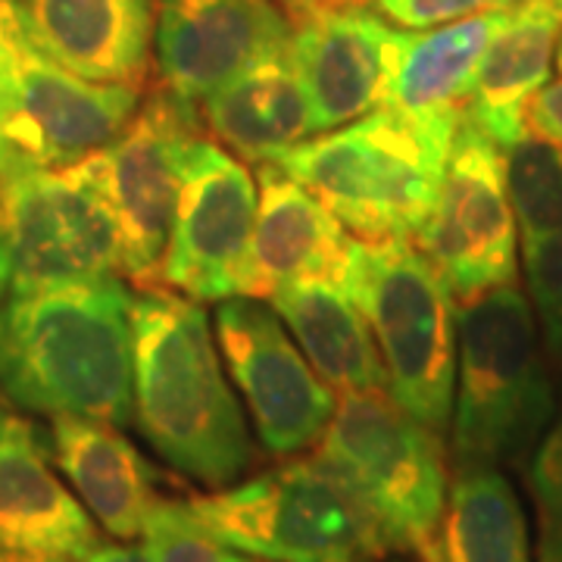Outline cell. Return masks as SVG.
Instances as JSON below:
<instances>
[{"mask_svg": "<svg viewBox=\"0 0 562 562\" xmlns=\"http://www.w3.org/2000/svg\"><path fill=\"white\" fill-rule=\"evenodd\" d=\"M81 562H147L144 547H128V543H98Z\"/></svg>", "mask_w": 562, "mask_h": 562, "instance_id": "cell-31", "label": "cell"}, {"mask_svg": "<svg viewBox=\"0 0 562 562\" xmlns=\"http://www.w3.org/2000/svg\"><path fill=\"white\" fill-rule=\"evenodd\" d=\"M144 557L147 562H247L220 543L188 501H157L144 522Z\"/></svg>", "mask_w": 562, "mask_h": 562, "instance_id": "cell-26", "label": "cell"}, {"mask_svg": "<svg viewBox=\"0 0 562 562\" xmlns=\"http://www.w3.org/2000/svg\"><path fill=\"white\" fill-rule=\"evenodd\" d=\"M50 460L76 487L81 506L106 535L132 541L144 531L157 497V469L120 425L85 416H50Z\"/></svg>", "mask_w": 562, "mask_h": 562, "instance_id": "cell-20", "label": "cell"}, {"mask_svg": "<svg viewBox=\"0 0 562 562\" xmlns=\"http://www.w3.org/2000/svg\"><path fill=\"white\" fill-rule=\"evenodd\" d=\"M403 29L360 3L322 0L291 16L288 57L313 103L316 132H331L387 106Z\"/></svg>", "mask_w": 562, "mask_h": 562, "instance_id": "cell-14", "label": "cell"}, {"mask_svg": "<svg viewBox=\"0 0 562 562\" xmlns=\"http://www.w3.org/2000/svg\"><path fill=\"white\" fill-rule=\"evenodd\" d=\"M25 35L91 81L140 88L154 60V0H13Z\"/></svg>", "mask_w": 562, "mask_h": 562, "instance_id": "cell-18", "label": "cell"}, {"mask_svg": "<svg viewBox=\"0 0 562 562\" xmlns=\"http://www.w3.org/2000/svg\"><path fill=\"white\" fill-rule=\"evenodd\" d=\"M0 419H3V413H0Z\"/></svg>", "mask_w": 562, "mask_h": 562, "instance_id": "cell-40", "label": "cell"}, {"mask_svg": "<svg viewBox=\"0 0 562 562\" xmlns=\"http://www.w3.org/2000/svg\"><path fill=\"white\" fill-rule=\"evenodd\" d=\"M522 122L525 132L562 144V76L535 91V98L525 103Z\"/></svg>", "mask_w": 562, "mask_h": 562, "instance_id": "cell-30", "label": "cell"}, {"mask_svg": "<svg viewBox=\"0 0 562 562\" xmlns=\"http://www.w3.org/2000/svg\"><path fill=\"white\" fill-rule=\"evenodd\" d=\"M503 16L506 10H494L425 32L403 29L401 63L387 106L425 138L450 150L484 47L501 29Z\"/></svg>", "mask_w": 562, "mask_h": 562, "instance_id": "cell-19", "label": "cell"}, {"mask_svg": "<svg viewBox=\"0 0 562 562\" xmlns=\"http://www.w3.org/2000/svg\"><path fill=\"white\" fill-rule=\"evenodd\" d=\"M138 103L140 88L81 79L41 54L16 3L0 22V176L63 169L98 154Z\"/></svg>", "mask_w": 562, "mask_h": 562, "instance_id": "cell-8", "label": "cell"}, {"mask_svg": "<svg viewBox=\"0 0 562 562\" xmlns=\"http://www.w3.org/2000/svg\"><path fill=\"white\" fill-rule=\"evenodd\" d=\"M198 138V103L181 101L157 85L120 135L91 154L120 225L122 276L140 288L160 281L179 206L181 169Z\"/></svg>", "mask_w": 562, "mask_h": 562, "instance_id": "cell-10", "label": "cell"}, {"mask_svg": "<svg viewBox=\"0 0 562 562\" xmlns=\"http://www.w3.org/2000/svg\"><path fill=\"white\" fill-rule=\"evenodd\" d=\"M188 506L216 541L260 562H382L391 553L350 487L316 457L281 462Z\"/></svg>", "mask_w": 562, "mask_h": 562, "instance_id": "cell-7", "label": "cell"}, {"mask_svg": "<svg viewBox=\"0 0 562 562\" xmlns=\"http://www.w3.org/2000/svg\"><path fill=\"white\" fill-rule=\"evenodd\" d=\"M0 562H69V560H54V557H38V553H16V550H0Z\"/></svg>", "mask_w": 562, "mask_h": 562, "instance_id": "cell-33", "label": "cell"}, {"mask_svg": "<svg viewBox=\"0 0 562 562\" xmlns=\"http://www.w3.org/2000/svg\"><path fill=\"white\" fill-rule=\"evenodd\" d=\"M344 291L379 344L387 394L435 431L450 425L457 391V297L413 241H350Z\"/></svg>", "mask_w": 562, "mask_h": 562, "instance_id": "cell-4", "label": "cell"}, {"mask_svg": "<svg viewBox=\"0 0 562 562\" xmlns=\"http://www.w3.org/2000/svg\"><path fill=\"white\" fill-rule=\"evenodd\" d=\"M279 3L288 10V16H297V13L310 10L313 3H322V0H279Z\"/></svg>", "mask_w": 562, "mask_h": 562, "instance_id": "cell-34", "label": "cell"}, {"mask_svg": "<svg viewBox=\"0 0 562 562\" xmlns=\"http://www.w3.org/2000/svg\"><path fill=\"white\" fill-rule=\"evenodd\" d=\"M525 479L538 516V562H562V403L531 450Z\"/></svg>", "mask_w": 562, "mask_h": 562, "instance_id": "cell-27", "label": "cell"}, {"mask_svg": "<svg viewBox=\"0 0 562 562\" xmlns=\"http://www.w3.org/2000/svg\"><path fill=\"white\" fill-rule=\"evenodd\" d=\"M553 63H557V69H560V76H562V32H560V41H557V57H553Z\"/></svg>", "mask_w": 562, "mask_h": 562, "instance_id": "cell-37", "label": "cell"}, {"mask_svg": "<svg viewBox=\"0 0 562 562\" xmlns=\"http://www.w3.org/2000/svg\"><path fill=\"white\" fill-rule=\"evenodd\" d=\"M216 344L262 447L276 457L316 447L338 401L303 357L272 303L257 297L220 301Z\"/></svg>", "mask_w": 562, "mask_h": 562, "instance_id": "cell-12", "label": "cell"}, {"mask_svg": "<svg viewBox=\"0 0 562 562\" xmlns=\"http://www.w3.org/2000/svg\"><path fill=\"white\" fill-rule=\"evenodd\" d=\"M416 241L460 303L516 279L519 225L503 147L469 116L457 128L438 198Z\"/></svg>", "mask_w": 562, "mask_h": 562, "instance_id": "cell-11", "label": "cell"}, {"mask_svg": "<svg viewBox=\"0 0 562 562\" xmlns=\"http://www.w3.org/2000/svg\"><path fill=\"white\" fill-rule=\"evenodd\" d=\"M10 284H13V266H10L7 244L0 238V325H3V310H7V301H10Z\"/></svg>", "mask_w": 562, "mask_h": 562, "instance_id": "cell-32", "label": "cell"}, {"mask_svg": "<svg viewBox=\"0 0 562 562\" xmlns=\"http://www.w3.org/2000/svg\"><path fill=\"white\" fill-rule=\"evenodd\" d=\"M225 150L247 162H279L291 147L319 135L313 103L288 50L225 81L198 106Z\"/></svg>", "mask_w": 562, "mask_h": 562, "instance_id": "cell-22", "label": "cell"}, {"mask_svg": "<svg viewBox=\"0 0 562 562\" xmlns=\"http://www.w3.org/2000/svg\"><path fill=\"white\" fill-rule=\"evenodd\" d=\"M132 366L135 422L154 453L213 491L238 482L254 443L203 303L154 284L135 294Z\"/></svg>", "mask_w": 562, "mask_h": 562, "instance_id": "cell-1", "label": "cell"}, {"mask_svg": "<svg viewBox=\"0 0 562 562\" xmlns=\"http://www.w3.org/2000/svg\"><path fill=\"white\" fill-rule=\"evenodd\" d=\"M560 32L562 7L557 0H516L484 47L465 116L501 147L525 135V103L550 81Z\"/></svg>", "mask_w": 562, "mask_h": 562, "instance_id": "cell-21", "label": "cell"}, {"mask_svg": "<svg viewBox=\"0 0 562 562\" xmlns=\"http://www.w3.org/2000/svg\"><path fill=\"white\" fill-rule=\"evenodd\" d=\"M557 3H560V7H562V0H557Z\"/></svg>", "mask_w": 562, "mask_h": 562, "instance_id": "cell-39", "label": "cell"}, {"mask_svg": "<svg viewBox=\"0 0 562 562\" xmlns=\"http://www.w3.org/2000/svg\"><path fill=\"white\" fill-rule=\"evenodd\" d=\"M101 543L81 501L57 479L38 428L0 419V550L81 562Z\"/></svg>", "mask_w": 562, "mask_h": 562, "instance_id": "cell-17", "label": "cell"}, {"mask_svg": "<svg viewBox=\"0 0 562 562\" xmlns=\"http://www.w3.org/2000/svg\"><path fill=\"white\" fill-rule=\"evenodd\" d=\"M450 150L391 106L306 138L279 166L362 241H413L428 220Z\"/></svg>", "mask_w": 562, "mask_h": 562, "instance_id": "cell-5", "label": "cell"}, {"mask_svg": "<svg viewBox=\"0 0 562 562\" xmlns=\"http://www.w3.org/2000/svg\"><path fill=\"white\" fill-rule=\"evenodd\" d=\"M557 413L535 310L509 281L457 306L453 462L525 460Z\"/></svg>", "mask_w": 562, "mask_h": 562, "instance_id": "cell-3", "label": "cell"}, {"mask_svg": "<svg viewBox=\"0 0 562 562\" xmlns=\"http://www.w3.org/2000/svg\"><path fill=\"white\" fill-rule=\"evenodd\" d=\"M503 160L522 247L562 235V144L525 132Z\"/></svg>", "mask_w": 562, "mask_h": 562, "instance_id": "cell-25", "label": "cell"}, {"mask_svg": "<svg viewBox=\"0 0 562 562\" xmlns=\"http://www.w3.org/2000/svg\"><path fill=\"white\" fill-rule=\"evenodd\" d=\"M269 303L331 391L341 397L387 391L379 344L341 281L322 276L291 281L279 288Z\"/></svg>", "mask_w": 562, "mask_h": 562, "instance_id": "cell-23", "label": "cell"}, {"mask_svg": "<svg viewBox=\"0 0 562 562\" xmlns=\"http://www.w3.org/2000/svg\"><path fill=\"white\" fill-rule=\"evenodd\" d=\"M435 562H531L522 503L497 465H457Z\"/></svg>", "mask_w": 562, "mask_h": 562, "instance_id": "cell-24", "label": "cell"}, {"mask_svg": "<svg viewBox=\"0 0 562 562\" xmlns=\"http://www.w3.org/2000/svg\"><path fill=\"white\" fill-rule=\"evenodd\" d=\"M0 238L13 284L29 294L120 276V225L94 160L0 176Z\"/></svg>", "mask_w": 562, "mask_h": 562, "instance_id": "cell-9", "label": "cell"}, {"mask_svg": "<svg viewBox=\"0 0 562 562\" xmlns=\"http://www.w3.org/2000/svg\"><path fill=\"white\" fill-rule=\"evenodd\" d=\"M522 262L543 341L562 360V235L522 247Z\"/></svg>", "mask_w": 562, "mask_h": 562, "instance_id": "cell-28", "label": "cell"}, {"mask_svg": "<svg viewBox=\"0 0 562 562\" xmlns=\"http://www.w3.org/2000/svg\"><path fill=\"white\" fill-rule=\"evenodd\" d=\"M316 460L350 487L387 550L435 562L450 487L441 431L409 416L387 391L344 394Z\"/></svg>", "mask_w": 562, "mask_h": 562, "instance_id": "cell-6", "label": "cell"}, {"mask_svg": "<svg viewBox=\"0 0 562 562\" xmlns=\"http://www.w3.org/2000/svg\"><path fill=\"white\" fill-rule=\"evenodd\" d=\"M382 562H419L416 557H409V553H397V550H391Z\"/></svg>", "mask_w": 562, "mask_h": 562, "instance_id": "cell-35", "label": "cell"}, {"mask_svg": "<svg viewBox=\"0 0 562 562\" xmlns=\"http://www.w3.org/2000/svg\"><path fill=\"white\" fill-rule=\"evenodd\" d=\"M369 3L391 25L406 32H425L494 10H509L516 0H369Z\"/></svg>", "mask_w": 562, "mask_h": 562, "instance_id": "cell-29", "label": "cell"}, {"mask_svg": "<svg viewBox=\"0 0 562 562\" xmlns=\"http://www.w3.org/2000/svg\"><path fill=\"white\" fill-rule=\"evenodd\" d=\"M288 41L291 16L279 0H154L160 88L188 103L288 50Z\"/></svg>", "mask_w": 562, "mask_h": 562, "instance_id": "cell-15", "label": "cell"}, {"mask_svg": "<svg viewBox=\"0 0 562 562\" xmlns=\"http://www.w3.org/2000/svg\"><path fill=\"white\" fill-rule=\"evenodd\" d=\"M13 10V0H0V22L7 20V13Z\"/></svg>", "mask_w": 562, "mask_h": 562, "instance_id": "cell-36", "label": "cell"}, {"mask_svg": "<svg viewBox=\"0 0 562 562\" xmlns=\"http://www.w3.org/2000/svg\"><path fill=\"white\" fill-rule=\"evenodd\" d=\"M254 220L257 179L222 144L194 140L181 169L179 206L162 257V284L201 303L238 297Z\"/></svg>", "mask_w": 562, "mask_h": 562, "instance_id": "cell-13", "label": "cell"}, {"mask_svg": "<svg viewBox=\"0 0 562 562\" xmlns=\"http://www.w3.org/2000/svg\"><path fill=\"white\" fill-rule=\"evenodd\" d=\"M350 235L301 181L279 162L257 166V220L244 262L241 294L269 301L291 281L338 279L350 254Z\"/></svg>", "mask_w": 562, "mask_h": 562, "instance_id": "cell-16", "label": "cell"}, {"mask_svg": "<svg viewBox=\"0 0 562 562\" xmlns=\"http://www.w3.org/2000/svg\"><path fill=\"white\" fill-rule=\"evenodd\" d=\"M331 3H360V0H331Z\"/></svg>", "mask_w": 562, "mask_h": 562, "instance_id": "cell-38", "label": "cell"}, {"mask_svg": "<svg viewBox=\"0 0 562 562\" xmlns=\"http://www.w3.org/2000/svg\"><path fill=\"white\" fill-rule=\"evenodd\" d=\"M132 297L116 276L10 294L0 391L29 413L135 422Z\"/></svg>", "mask_w": 562, "mask_h": 562, "instance_id": "cell-2", "label": "cell"}]
</instances>
